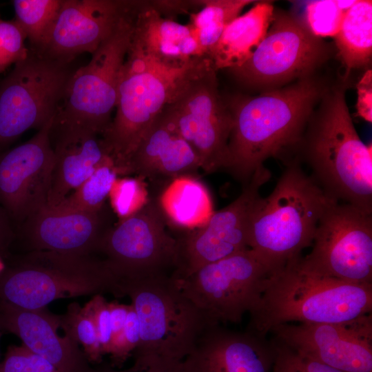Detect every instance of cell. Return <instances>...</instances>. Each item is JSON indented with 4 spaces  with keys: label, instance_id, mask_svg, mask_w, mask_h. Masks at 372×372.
<instances>
[{
    "label": "cell",
    "instance_id": "f1b7e54d",
    "mask_svg": "<svg viewBox=\"0 0 372 372\" xmlns=\"http://www.w3.org/2000/svg\"><path fill=\"white\" fill-rule=\"evenodd\" d=\"M119 176L120 172L114 161L109 160L54 207L86 212L100 211L105 206L111 188Z\"/></svg>",
    "mask_w": 372,
    "mask_h": 372
},
{
    "label": "cell",
    "instance_id": "836d02e7",
    "mask_svg": "<svg viewBox=\"0 0 372 372\" xmlns=\"http://www.w3.org/2000/svg\"><path fill=\"white\" fill-rule=\"evenodd\" d=\"M274 360L271 372H343L273 338Z\"/></svg>",
    "mask_w": 372,
    "mask_h": 372
},
{
    "label": "cell",
    "instance_id": "4316f807",
    "mask_svg": "<svg viewBox=\"0 0 372 372\" xmlns=\"http://www.w3.org/2000/svg\"><path fill=\"white\" fill-rule=\"evenodd\" d=\"M347 71L367 65L372 54V1H355L334 37Z\"/></svg>",
    "mask_w": 372,
    "mask_h": 372
},
{
    "label": "cell",
    "instance_id": "f546056e",
    "mask_svg": "<svg viewBox=\"0 0 372 372\" xmlns=\"http://www.w3.org/2000/svg\"><path fill=\"white\" fill-rule=\"evenodd\" d=\"M62 0H14L15 21L35 51L42 45L61 8Z\"/></svg>",
    "mask_w": 372,
    "mask_h": 372
},
{
    "label": "cell",
    "instance_id": "8992f818",
    "mask_svg": "<svg viewBox=\"0 0 372 372\" xmlns=\"http://www.w3.org/2000/svg\"><path fill=\"white\" fill-rule=\"evenodd\" d=\"M121 282L94 254L32 251L0 272V304L37 310L60 298L104 293L122 297Z\"/></svg>",
    "mask_w": 372,
    "mask_h": 372
},
{
    "label": "cell",
    "instance_id": "b9f144b4",
    "mask_svg": "<svg viewBox=\"0 0 372 372\" xmlns=\"http://www.w3.org/2000/svg\"><path fill=\"white\" fill-rule=\"evenodd\" d=\"M125 339L126 347L130 354L134 353L140 340V327L137 315L132 304L125 322Z\"/></svg>",
    "mask_w": 372,
    "mask_h": 372
},
{
    "label": "cell",
    "instance_id": "30bf717a",
    "mask_svg": "<svg viewBox=\"0 0 372 372\" xmlns=\"http://www.w3.org/2000/svg\"><path fill=\"white\" fill-rule=\"evenodd\" d=\"M312 245L298 260L304 271L372 285V214L333 201L319 220Z\"/></svg>",
    "mask_w": 372,
    "mask_h": 372
},
{
    "label": "cell",
    "instance_id": "d590c367",
    "mask_svg": "<svg viewBox=\"0 0 372 372\" xmlns=\"http://www.w3.org/2000/svg\"><path fill=\"white\" fill-rule=\"evenodd\" d=\"M0 372H59L50 362L29 350L24 345L10 346Z\"/></svg>",
    "mask_w": 372,
    "mask_h": 372
},
{
    "label": "cell",
    "instance_id": "ac0fdd59",
    "mask_svg": "<svg viewBox=\"0 0 372 372\" xmlns=\"http://www.w3.org/2000/svg\"><path fill=\"white\" fill-rule=\"evenodd\" d=\"M130 1L62 0L38 55L68 64L77 55L93 54L114 31Z\"/></svg>",
    "mask_w": 372,
    "mask_h": 372
},
{
    "label": "cell",
    "instance_id": "52a82bcc",
    "mask_svg": "<svg viewBox=\"0 0 372 372\" xmlns=\"http://www.w3.org/2000/svg\"><path fill=\"white\" fill-rule=\"evenodd\" d=\"M123 296L138 317L140 340L135 358L180 364L210 325L171 274L123 280Z\"/></svg>",
    "mask_w": 372,
    "mask_h": 372
},
{
    "label": "cell",
    "instance_id": "f35d334b",
    "mask_svg": "<svg viewBox=\"0 0 372 372\" xmlns=\"http://www.w3.org/2000/svg\"><path fill=\"white\" fill-rule=\"evenodd\" d=\"M149 6L162 17L174 20L176 15L189 13L194 8H201L202 0L195 1H147ZM191 14V12H190Z\"/></svg>",
    "mask_w": 372,
    "mask_h": 372
},
{
    "label": "cell",
    "instance_id": "ee69618b",
    "mask_svg": "<svg viewBox=\"0 0 372 372\" xmlns=\"http://www.w3.org/2000/svg\"><path fill=\"white\" fill-rule=\"evenodd\" d=\"M3 332L4 331H3V329L0 326V340H1V338L2 334H3Z\"/></svg>",
    "mask_w": 372,
    "mask_h": 372
},
{
    "label": "cell",
    "instance_id": "8d00e7d4",
    "mask_svg": "<svg viewBox=\"0 0 372 372\" xmlns=\"http://www.w3.org/2000/svg\"><path fill=\"white\" fill-rule=\"evenodd\" d=\"M111 318V343L109 355L114 364L119 365L130 355L125 339V322L130 304L109 302Z\"/></svg>",
    "mask_w": 372,
    "mask_h": 372
},
{
    "label": "cell",
    "instance_id": "6da1fadb",
    "mask_svg": "<svg viewBox=\"0 0 372 372\" xmlns=\"http://www.w3.org/2000/svg\"><path fill=\"white\" fill-rule=\"evenodd\" d=\"M327 89L309 76L258 96L225 100L232 118L225 169L245 185L268 158H293Z\"/></svg>",
    "mask_w": 372,
    "mask_h": 372
},
{
    "label": "cell",
    "instance_id": "4fadbf2b",
    "mask_svg": "<svg viewBox=\"0 0 372 372\" xmlns=\"http://www.w3.org/2000/svg\"><path fill=\"white\" fill-rule=\"evenodd\" d=\"M169 227L156 200L150 199L141 210L111 226L96 253L122 281L168 274L174 269L178 245Z\"/></svg>",
    "mask_w": 372,
    "mask_h": 372
},
{
    "label": "cell",
    "instance_id": "8fae6325",
    "mask_svg": "<svg viewBox=\"0 0 372 372\" xmlns=\"http://www.w3.org/2000/svg\"><path fill=\"white\" fill-rule=\"evenodd\" d=\"M164 110L196 153L200 169L207 173L225 169L232 118L219 92L216 70L211 60L184 85Z\"/></svg>",
    "mask_w": 372,
    "mask_h": 372
},
{
    "label": "cell",
    "instance_id": "e0dca14e",
    "mask_svg": "<svg viewBox=\"0 0 372 372\" xmlns=\"http://www.w3.org/2000/svg\"><path fill=\"white\" fill-rule=\"evenodd\" d=\"M55 116L34 136L0 154V205L24 223L47 205L54 151L50 132Z\"/></svg>",
    "mask_w": 372,
    "mask_h": 372
},
{
    "label": "cell",
    "instance_id": "9a60e30c",
    "mask_svg": "<svg viewBox=\"0 0 372 372\" xmlns=\"http://www.w3.org/2000/svg\"><path fill=\"white\" fill-rule=\"evenodd\" d=\"M270 178L267 168H258L238 198L214 211L203 226L176 237V259L171 274L174 280L185 279L207 265L249 249L252 216L261 198L260 188Z\"/></svg>",
    "mask_w": 372,
    "mask_h": 372
},
{
    "label": "cell",
    "instance_id": "9c48e42d",
    "mask_svg": "<svg viewBox=\"0 0 372 372\" xmlns=\"http://www.w3.org/2000/svg\"><path fill=\"white\" fill-rule=\"evenodd\" d=\"M271 271L252 250L207 265L176 280L210 325L239 323L257 304Z\"/></svg>",
    "mask_w": 372,
    "mask_h": 372
},
{
    "label": "cell",
    "instance_id": "4dcf8cb0",
    "mask_svg": "<svg viewBox=\"0 0 372 372\" xmlns=\"http://www.w3.org/2000/svg\"><path fill=\"white\" fill-rule=\"evenodd\" d=\"M61 327L82 345L89 361L101 360L103 354L94 322L83 307L76 303L70 304L66 313L61 316Z\"/></svg>",
    "mask_w": 372,
    "mask_h": 372
},
{
    "label": "cell",
    "instance_id": "7402d4cb",
    "mask_svg": "<svg viewBox=\"0 0 372 372\" xmlns=\"http://www.w3.org/2000/svg\"><path fill=\"white\" fill-rule=\"evenodd\" d=\"M0 326L3 331L20 338L23 345L59 372H97L76 341L68 334H58L61 316L45 309L26 310L0 304Z\"/></svg>",
    "mask_w": 372,
    "mask_h": 372
},
{
    "label": "cell",
    "instance_id": "7bdbcfd3",
    "mask_svg": "<svg viewBox=\"0 0 372 372\" xmlns=\"http://www.w3.org/2000/svg\"><path fill=\"white\" fill-rule=\"evenodd\" d=\"M10 218L0 205V251L6 249L13 238Z\"/></svg>",
    "mask_w": 372,
    "mask_h": 372
},
{
    "label": "cell",
    "instance_id": "cb8c5ba5",
    "mask_svg": "<svg viewBox=\"0 0 372 372\" xmlns=\"http://www.w3.org/2000/svg\"><path fill=\"white\" fill-rule=\"evenodd\" d=\"M131 45L169 64L182 65L205 56L189 23L164 18L147 1H135Z\"/></svg>",
    "mask_w": 372,
    "mask_h": 372
},
{
    "label": "cell",
    "instance_id": "3957f363",
    "mask_svg": "<svg viewBox=\"0 0 372 372\" xmlns=\"http://www.w3.org/2000/svg\"><path fill=\"white\" fill-rule=\"evenodd\" d=\"M300 258L267 278L249 312L247 331L265 337L281 324L336 323L371 313L372 285L304 271L298 266Z\"/></svg>",
    "mask_w": 372,
    "mask_h": 372
},
{
    "label": "cell",
    "instance_id": "83f0119b",
    "mask_svg": "<svg viewBox=\"0 0 372 372\" xmlns=\"http://www.w3.org/2000/svg\"><path fill=\"white\" fill-rule=\"evenodd\" d=\"M201 8L190 14L192 28L205 56L208 57L227 25L252 0H202Z\"/></svg>",
    "mask_w": 372,
    "mask_h": 372
},
{
    "label": "cell",
    "instance_id": "2e32d148",
    "mask_svg": "<svg viewBox=\"0 0 372 372\" xmlns=\"http://www.w3.org/2000/svg\"><path fill=\"white\" fill-rule=\"evenodd\" d=\"M270 333L274 339L343 372H372L371 313L336 323L285 324Z\"/></svg>",
    "mask_w": 372,
    "mask_h": 372
},
{
    "label": "cell",
    "instance_id": "74e56055",
    "mask_svg": "<svg viewBox=\"0 0 372 372\" xmlns=\"http://www.w3.org/2000/svg\"><path fill=\"white\" fill-rule=\"evenodd\" d=\"M83 307L94 322L103 355L109 354L111 343L109 302L102 294H96L93 296Z\"/></svg>",
    "mask_w": 372,
    "mask_h": 372
},
{
    "label": "cell",
    "instance_id": "d6a6232c",
    "mask_svg": "<svg viewBox=\"0 0 372 372\" xmlns=\"http://www.w3.org/2000/svg\"><path fill=\"white\" fill-rule=\"evenodd\" d=\"M347 11L340 8L336 0L311 1L306 8V24L317 37H335Z\"/></svg>",
    "mask_w": 372,
    "mask_h": 372
},
{
    "label": "cell",
    "instance_id": "603a6c76",
    "mask_svg": "<svg viewBox=\"0 0 372 372\" xmlns=\"http://www.w3.org/2000/svg\"><path fill=\"white\" fill-rule=\"evenodd\" d=\"M200 168L196 153L163 110L132 154L127 175L134 174L142 179L171 180L193 175Z\"/></svg>",
    "mask_w": 372,
    "mask_h": 372
},
{
    "label": "cell",
    "instance_id": "d6986e66",
    "mask_svg": "<svg viewBox=\"0 0 372 372\" xmlns=\"http://www.w3.org/2000/svg\"><path fill=\"white\" fill-rule=\"evenodd\" d=\"M105 206L86 212L45 205L23 223L24 239L30 251L92 255L111 227Z\"/></svg>",
    "mask_w": 372,
    "mask_h": 372
},
{
    "label": "cell",
    "instance_id": "44dd1931",
    "mask_svg": "<svg viewBox=\"0 0 372 372\" xmlns=\"http://www.w3.org/2000/svg\"><path fill=\"white\" fill-rule=\"evenodd\" d=\"M50 137L54 162L46 205L55 207L112 158L101 134L88 128L54 120Z\"/></svg>",
    "mask_w": 372,
    "mask_h": 372
},
{
    "label": "cell",
    "instance_id": "ab89813d",
    "mask_svg": "<svg viewBox=\"0 0 372 372\" xmlns=\"http://www.w3.org/2000/svg\"><path fill=\"white\" fill-rule=\"evenodd\" d=\"M357 113L365 121H372V73L367 70L358 83Z\"/></svg>",
    "mask_w": 372,
    "mask_h": 372
},
{
    "label": "cell",
    "instance_id": "ba28073f",
    "mask_svg": "<svg viewBox=\"0 0 372 372\" xmlns=\"http://www.w3.org/2000/svg\"><path fill=\"white\" fill-rule=\"evenodd\" d=\"M135 1L112 34L92 54L90 62L71 74L54 121L78 125L102 134L116 106L121 70L134 29Z\"/></svg>",
    "mask_w": 372,
    "mask_h": 372
},
{
    "label": "cell",
    "instance_id": "ffe728a7",
    "mask_svg": "<svg viewBox=\"0 0 372 372\" xmlns=\"http://www.w3.org/2000/svg\"><path fill=\"white\" fill-rule=\"evenodd\" d=\"M273 360L272 341L216 324L202 333L181 372H271Z\"/></svg>",
    "mask_w": 372,
    "mask_h": 372
},
{
    "label": "cell",
    "instance_id": "d4e9b609",
    "mask_svg": "<svg viewBox=\"0 0 372 372\" xmlns=\"http://www.w3.org/2000/svg\"><path fill=\"white\" fill-rule=\"evenodd\" d=\"M273 15L270 2H258L229 23L208 56L214 69H231L245 62L265 37Z\"/></svg>",
    "mask_w": 372,
    "mask_h": 372
},
{
    "label": "cell",
    "instance_id": "e575fe53",
    "mask_svg": "<svg viewBox=\"0 0 372 372\" xmlns=\"http://www.w3.org/2000/svg\"><path fill=\"white\" fill-rule=\"evenodd\" d=\"M25 39L24 32L15 20L0 19V74L11 64H16L28 56Z\"/></svg>",
    "mask_w": 372,
    "mask_h": 372
},
{
    "label": "cell",
    "instance_id": "7c38bea8",
    "mask_svg": "<svg viewBox=\"0 0 372 372\" xmlns=\"http://www.w3.org/2000/svg\"><path fill=\"white\" fill-rule=\"evenodd\" d=\"M68 64L34 53L0 83V149L53 118L70 76Z\"/></svg>",
    "mask_w": 372,
    "mask_h": 372
},
{
    "label": "cell",
    "instance_id": "484cf974",
    "mask_svg": "<svg viewBox=\"0 0 372 372\" xmlns=\"http://www.w3.org/2000/svg\"><path fill=\"white\" fill-rule=\"evenodd\" d=\"M156 203L169 225L185 231L203 226L214 212L208 189L194 175L169 180Z\"/></svg>",
    "mask_w": 372,
    "mask_h": 372
},
{
    "label": "cell",
    "instance_id": "5bb4252c",
    "mask_svg": "<svg viewBox=\"0 0 372 372\" xmlns=\"http://www.w3.org/2000/svg\"><path fill=\"white\" fill-rule=\"evenodd\" d=\"M267 34L241 65L230 70L251 87H273L311 73L327 57L328 48L306 23L291 14L273 15Z\"/></svg>",
    "mask_w": 372,
    "mask_h": 372
},
{
    "label": "cell",
    "instance_id": "7a4b0ae2",
    "mask_svg": "<svg viewBox=\"0 0 372 372\" xmlns=\"http://www.w3.org/2000/svg\"><path fill=\"white\" fill-rule=\"evenodd\" d=\"M313 112L294 155L331 198L372 214L371 144L353 125L345 86L327 89Z\"/></svg>",
    "mask_w": 372,
    "mask_h": 372
},
{
    "label": "cell",
    "instance_id": "277c9868",
    "mask_svg": "<svg viewBox=\"0 0 372 372\" xmlns=\"http://www.w3.org/2000/svg\"><path fill=\"white\" fill-rule=\"evenodd\" d=\"M209 61L199 56L169 64L130 43L119 74L116 114L101 134L121 176L127 175L132 154L159 114Z\"/></svg>",
    "mask_w": 372,
    "mask_h": 372
},
{
    "label": "cell",
    "instance_id": "5b68a950",
    "mask_svg": "<svg viewBox=\"0 0 372 372\" xmlns=\"http://www.w3.org/2000/svg\"><path fill=\"white\" fill-rule=\"evenodd\" d=\"M253 214L249 247L269 267L271 274L300 258L311 246L322 216L336 200L329 196L295 158Z\"/></svg>",
    "mask_w": 372,
    "mask_h": 372
},
{
    "label": "cell",
    "instance_id": "60d3db41",
    "mask_svg": "<svg viewBox=\"0 0 372 372\" xmlns=\"http://www.w3.org/2000/svg\"><path fill=\"white\" fill-rule=\"evenodd\" d=\"M97 372H181V369L156 361L134 358L132 366L127 369L118 371L111 366H101Z\"/></svg>",
    "mask_w": 372,
    "mask_h": 372
},
{
    "label": "cell",
    "instance_id": "1f68e13d",
    "mask_svg": "<svg viewBox=\"0 0 372 372\" xmlns=\"http://www.w3.org/2000/svg\"><path fill=\"white\" fill-rule=\"evenodd\" d=\"M108 198L118 221L141 210L150 200L143 179L127 176L116 179Z\"/></svg>",
    "mask_w": 372,
    "mask_h": 372
}]
</instances>
